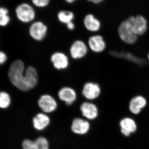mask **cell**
<instances>
[{
  "instance_id": "cell-24",
  "label": "cell",
  "mask_w": 149,
  "mask_h": 149,
  "mask_svg": "<svg viewBox=\"0 0 149 149\" xmlns=\"http://www.w3.org/2000/svg\"><path fill=\"white\" fill-rule=\"evenodd\" d=\"M50 0H32V3L36 6L43 8L47 6L49 3Z\"/></svg>"
},
{
  "instance_id": "cell-9",
  "label": "cell",
  "mask_w": 149,
  "mask_h": 149,
  "mask_svg": "<svg viewBox=\"0 0 149 149\" xmlns=\"http://www.w3.org/2000/svg\"><path fill=\"white\" fill-rule=\"evenodd\" d=\"M38 105L43 111L51 113L57 107V103L53 97L48 94L41 96L38 101Z\"/></svg>"
},
{
  "instance_id": "cell-3",
  "label": "cell",
  "mask_w": 149,
  "mask_h": 149,
  "mask_svg": "<svg viewBox=\"0 0 149 149\" xmlns=\"http://www.w3.org/2000/svg\"><path fill=\"white\" fill-rule=\"evenodd\" d=\"M15 11L17 19L23 23H29L35 19V10L32 6L27 3L19 5L17 6Z\"/></svg>"
},
{
  "instance_id": "cell-16",
  "label": "cell",
  "mask_w": 149,
  "mask_h": 149,
  "mask_svg": "<svg viewBox=\"0 0 149 149\" xmlns=\"http://www.w3.org/2000/svg\"><path fill=\"white\" fill-rule=\"evenodd\" d=\"M90 128V125L88 121L82 118H75L72 121L71 130L74 133L83 135L88 133Z\"/></svg>"
},
{
  "instance_id": "cell-8",
  "label": "cell",
  "mask_w": 149,
  "mask_h": 149,
  "mask_svg": "<svg viewBox=\"0 0 149 149\" xmlns=\"http://www.w3.org/2000/svg\"><path fill=\"white\" fill-rule=\"evenodd\" d=\"M50 61L54 67L58 70H63L68 68L69 61L68 57L64 53L57 52L51 56Z\"/></svg>"
},
{
  "instance_id": "cell-27",
  "label": "cell",
  "mask_w": 149,
  "mask_h": 149,
  "mask_svg": "<svg viewBox=\"0 0 149 149\" xmlns=\"http://www.w3.org/2000/svg\"><path fill=\"white\" fill-rule=\"evenodd\" d=\"M90 2H92L94 3L97 4L102 2L104 0H88Z\"/></svg>"
},
{
  "instance_id": "cell-6",
  "label": "cell",
  "mask_w": 149,
  "mask_h": 149,
  "mask_svg": "<svg viewBox=\"0 0 149 149\" xmlns=\"http://www.w3.org/2000/svg\"><path fill=\"white\" fill-rule=\"evenodd\" d=\"M88 52V46L85 42L81 40H75L70 48V55L72 58L75 60L83 58Z\"/></svg>"
},
{
  "instance_id": "cell-18",
  "label": "cell",
  "mask_w": 149,
  "mask_h": 149,
  "mask_svg": "<svg viewBox=\"0 0 149 149\" xmlns=\"http://www.w3.org/2000/svg\"><path fill=\"white\" fill-rule=\"evenodd\" d=\"M50 118L45 113L37 114L33 119L34 127L37 130H44L47 127L50 123Z\"/></svg>"
},
{
  "instance_id": "cell-22",
  "label": "cell",
  "mask_w": 149,
  "mask_h": 149,
  "mask_svg": "<svg viewBox=\"0 0 149 149\" xmlns=\"http://www.w3.org/2000/svg\"><path fill=\"white\" fill-rule=\"evenodd\" d=\"M35 142L37 143L39 149H49V142L46 138L40 137L37 138Z\"/></svg>"
},
{
  "instance_id": "cell-2",
  "label": "cell",
  "mask_w": 149,
  "mask_h": 149,
  "mask_svg": "<svg viewBox=\"0 0 149 149\" xmlns=\"http://www.w3.org/2000/svg\"><path fill=\"white\" fill-rule=\"evenodd\" d=\"M126 20L133 34L138 37L146 34L148 30V22L144 17L141 15L130 16Z\"/></svg>"
},
{
  "instance_id": "cell-15",
  "label": "cell",
  "mask_w": 149,
  "mask_h": 149,
  "mask_svg": "<svg viewBox=\"0 0 149 149\" xmlns=\"http://www.w3.org/2000/svg\"><path fill=\"white\" fill-rule=\"evenodd\" d=\"M80 109L83 116L88 119L93 120L97 117L98 110L95 104L85 102L80 106Z\"/></svg>"
},
{
  "instance_id": "cell-12",
  "label": "cell",
  "mask_w": 149,
  "mask_h": 149,
  "mask_svg": "<svg viewBox=\"0 0 149 149\" xmlns=\"http://www.w3.org/2000/svg\"><path fill=\"white\" fill-rule=\"evenodd\" d=\"M58 95L60 100L65 102L68 106L72 105L77 99L76 91L71 87H63L60 89Z\"/></svg>"
},
{
  "instance_id": "cell-17",
  "label": "cell",
  "mask_w": 149,
  "mask_h": 149,
  "mask_svg": "<svg viewBox=\"0 0 149 149\" xmlns=\"http://www.w3.org/2000/svg\"><path fill=\"white\" fill-rule=\"evenodd\" d=\"M83 23L85 28L91 32H98L101 27V24L100 20L91 14L85 16Z\"/></svg>"
},
{
  "instance_id": "cell-5",
  "label": "cell",
  "mask_w": 149,
  "mask_h": 149,
  "mask_svg": "<svg viewBox=\"0 0 149 149\" xmlns=\"http://www.w3.org/2000/svg\"><path fill=\"white\" fill-rule=\"evenodd\" d=\"M29 32L32 39L40 42L44 40L47 36V26L42 22H35L29 27Z\"/></svg>"
},
{
  "instance_id": "cell-7",
  "label": "cell",
  "mask_w": 149,
  "mask_h": 149,
  "mask_svg": "<svg viewBox=\"0 0 149 149\" xmlns=\"http://www.w3.org/2000/svg\"><path fill=\"white\" fill-rule=\"evenodd\" d=\"M101 93V88L97 83L88 82L83 85L82 93L88 100H94L97 98Z\"/></svg>"
},
{
  "instance_id": "cell-13",
  "label": "cell",
  "mask_w": 149,
  "mask_h": 149,
  "mask_svg": "<svg viewBox=\"0 0 149 149\" xmlns=\"http://www.w3.org/2000/svg\"><path fill=\"white\" fill-rule=\"evenodd\" d=\"M147 104V100L143 96L139 95L136 96L129 102V110L133 114H138L146 106Z\"/></svg>"
},
{
  "instance_id": "cell-26",
  "label": "cell",
  "mask_w": 149,
  "mask_h": 149,
  "mask_svg": "<svg viewBox=\"0 0 149 149\" xmlns=\"http://www.w3.org/2000/svg\"><path fill=\"white\" fill-rule=\"evenodd\" d=\"M67 27L68 29L69 30H73L75 28V25L74 23L72 22H69V23H68L67 24H66Z\"/></svg>"
},
{
  "instance_id": "cell-23",
  "label": "cell",
  "mask_w": 149,
  "mask_h": 149,
  "mask_svg": "<svg viewBox=\"0 0 149 149\" xmlns=\"http://www.w3.org/2000/svg\"><path fill=\"white\" fill-rule=\"evenodd\" d=\"M23 149H39L37 143L35 141L26 139L22 143Z\"/></svg>"
},
{
  "instance_id": "cell-11",
  "label": "cell",
  "mask_w": 149,
  "mask_h": 149,
  "mask_svg": "<svg viewBox=\"0 0 149 149\" xmlns=\"http://www.w3.org/2000/svg\"><path fill=\"white\" fill-rule=\"evenodd\" d=\"M109 54L113 57L124 59L128 61L131 62L133 63L140 66H143L146 63V61L144 59L138 57L130 53L112 50L109 52Z\"/></svg>"
},
{
  "instance_id": "cell-4",
  "label": "cell",
  "mask_w": 149,
  "mask_h": 149,
  "mask_svg": "<svg viewBox=\"0 0 149 149\" xmlns=\"http://www.w3.org/2000/svg\"><path fill=\"white\" fill-rule=\"evenodd\" d=\"M118 34L120 40L129 45H133L137 42L138 36L133 34L126 19L122 22L118 28Z\"/></svg>"
},
{
  "instance_id": "cell-28",
  "label": "cell",
  "mask_w": 149,
  "mask_h": 149,
  "mask_svg": "<svg viewBox=\"0 0 149 149\" xmlns=\"http://www.w3.org/2000/svg\"><path fill=\"white\" fill-rule=\"evenodd\" d=\"M65 1L68 3H72L76 1V0H65Z\"/></svg>"
},
{
  "instance_id": "cell-20",
  "label": "cell",
  "mask_w": 149,
  "mask_h": 149,
  "mask_svg": "<svg viewBox=\"0 0 149 149\" xmlns=\"http://www.w3.org/2000/svg\"><path fill=\"white\" fill-rule=\"evenodd\" d=\"M10 18L9 11L4 7H0V26L5 27L9 23Z\"/></svg>"
},
{
  "instance_id": "cell-25",
  "label": "cell",
  "mask_w": 149,
  "mask_h": 149,
  "mask_svg": "<svg viewBox=\"0 0 149 149\" xmlns=\"http://www.w3.org/2000/svg\"><path fill=\"white\" fill-rule=\"evenodd\" d=\"M7 56L4 52L0 51V65L4 63L7 60Z\"/></svg>"
},
{
  "instance_id": "cell-14",
  "label": "cell",
  "mask_w": 149,
  "mask_h": 149,
  "mask_svg": "<svg viewBox=\"0 0 149 149\" xmlns=\"http://www.w3.org/2000/svg\"><path fill=\"white\" fill-rule=\"evenodd\" d=\"M120 132L124 136L128 137L132 133L136 132L137 125L135 120L129 117L123 118L120 122Z\"/></svg>"
},
{
  "instance_id": "cell-1",
  "label": "cell",
  "mask_w": 149,
  "mask_h": 149,
  "mask_svg": "<svg viewBox=\"0 0 149 149\" xmlns=\"http://www.w3.org/2000/svg\"><path fill=\"white\" fill-rule=\"evenodd\" d=\"M8 77L15 86L25 92L35 88L38 82L37 69L32 66H28L25 69L24 62L21 60H16L11 64Z\"/></svg>"
},
{
  "instance_id": "cell-10",
  "label": "cell",
  "mask_w": 149,
  "mask_h": 149,
  "mask_svg": "<svg viewBox=\"0 0 149 149\" xmlns=\"http://www.w3.org/2000/svg\"><path fill=\"white\" fill-rule=\"evenodd\" d=\"M88 45L91 50L95 53L102 52L107 47L103 37L99 35H94L90 37L88 40Z\"/></svg>"
},
{
  "instance_id": "cell-19",
  "label": "cell",
  "mask_w": 149,
  "mask_h": 149,
  "mask_svg": "<svg viewBox=\"0 0 149 149\" xmlns=\"http://www.w3.org/2000/svg\"><path fill=\"white\" fill-rule=\"evenodd\" d=\"M58 18L61 23L65 24L71 22L74 18V14L70 11H61L58 14Z\"/></svg>"
},
{
  "instance_id": "cell-21",
  "label": "cell",
  "mask_w": 149,
  "mask_h": 149,
  "mask_svg": "<svg viewBox=\"0 0 149 149\" xmlns=\"http://www.w3.org/2000/svg\"><path fill=\"white\" fill-rule=\"evenodd\" d=\"M11 102L10 97L6 92H0V108L6 109L9 107Z\"/></svg>"
},
{
  "instance_id": "cell-29",
  "label": "cell",
  "mask_w": 149,
  "mask_h": 149,
  "mask_svg": "<svg viewBox=\"0 0 149 149\" xmlns=\"http://www.w3.org/2000/svg\"><path fill=\"white\" fill-rule=\"evenodd\" d=\"M147 57H148V61L149 62V52L148 54V56H147Z\"/></svg>"
}]
</instances>
